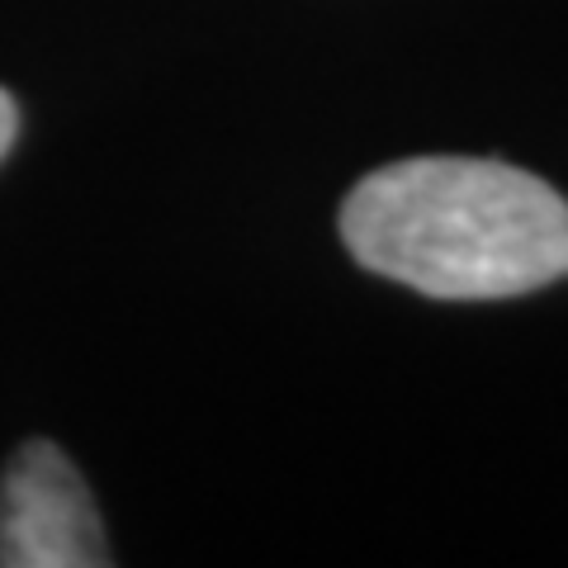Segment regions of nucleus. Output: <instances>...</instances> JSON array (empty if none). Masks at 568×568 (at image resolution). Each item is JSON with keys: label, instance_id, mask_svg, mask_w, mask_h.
I'll use <instances>...</instances> for the list:
<instances>
[{"label": "nucleus", "instance_id": "obj_1", "mask_svg": "<svg viewBox=\"0 0 568 568\" xmlns=\"http://www.w3.org/2000/svg\"><path fill=\"white\" fill-rule=\"evenodd\" d=\"M336 223L365 271L432 298H511L568 275V200L484 156L369 171Z\"/></svg>", "mask_w": 568, "mask_h": 568}, {"label": "nucleus", "instance_id": "obj_2", "mask_svg": "<svg viewBox=\"0 0 568 568\" xmlns=\"http://www.w3.org/2000/svg\"><path fill=\"white\" fill-rule=\"evenodd\" d=\"M0 564L6 568H100L110 564L95 497L52 440L33 436L0 478Z\"/></svg>", "mask_w": 568, "mask_h": 568}, {"label": "nucleus", "instance_id": "obj_3", "mask_svg": "<svg viewBox=\"0 0 568 568\" xmlns=\"http://www.w3.org/2000/svg\"><path fill=\"white\" fill-rule=\"evenodd\" d=\"M14 129H20V110H14L10 91H0V156L10 152V142H14Z\"/></svg>", "mask_w": 568, "mask_h": 568}]
</instances>
